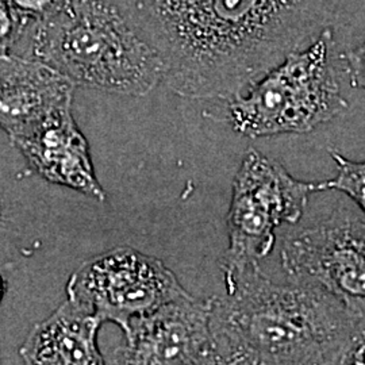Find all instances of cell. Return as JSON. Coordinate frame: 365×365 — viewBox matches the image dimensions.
Masks as SVG:
<instances>
[{"label": "cell", "instance_id": "12", "mask_svg": "<svg viewBox=\"0 0 365 365\" xmlns=\"http://www.w3.org/2000/svg\"><path fill=\"white\" fill-rule=\"evenodd\" d=\"M337 164V176L315 184V191L336 190L351 196L365 214V161H352L339 152H330Z\"/></svg>", "mask_w": 365, "mask_h": 365}, {"label": "cell", "instance_id": "2", "mask_svg": "<svg viewBox=\"0 0 365 365\" xmlns=\"http://www.w3.org/2000/svg\"><path fill=\"white\" fill-rule=\"evenodd\" d=\"M226 295L212 298L217 364H336L354 315L324 289L279 284L259 264L223 269Z\"/></svg>", "mask_w": 365, "mask_h": 365}, {"label": "cell", "instance_id": "7", "mask_svg": "<svg viewBox=\"0 0 365 365\" xmlns=\"http://www.w3.org/2000/svg\"><path fill=\"white\" fill-rule=\"evenodd\" d=\"M282 265L289 282L324 289L354 317L365 314V220L339 210L286 235Z\"/></svg>", "mask_w": 365, "mask_h": 365}, {"label": "cell", "instance_id": "1", "mask_svg": "<svg viewBox=\"0 0 365 365\" xmlns=\"http://www.w3.org/2000/svg\"><path fill=\"white\" fill-rule=\"evenodd\" d=\"M188 99L245 91L333 21L339 0H125Z\"/></svg>", "mask_w": 365, "mask_h": 365}, {"label": "cell", "instance_id": "4", "mask_svg": "<svg viewBox=\"0 0 365 365\" xmlns=\"http://www.w3.org/2000/svg\"><path fill=\"white\" fill-rule=\"evenodd\" d=\"M336 42L327 26L309 46L291 52L245 91L227 99L232 128L249 138L309 133L348 103L334 68Z\"/></svg>", "mask_w": 365, "mask_h": 365}, {"label": "cell", "instance_id": "10", "mask_svg": "<svg viewBox=\"0 0 365 365\" xmlns=\"http://www.w3.org/2000/svg\"><path fill=\"white\" fill-rule=\"evenodd\" d=\"M76 86L51 66L18 54L0 56V130L9 138L73 102Z\"/></svg>", "mask_w": 365, "mask_h": 365}, {"label": "cell", "instance_id": "16", "mask_svg": "<svg viewBox=\"0 0 365 365\" xmlns=\"http://www.w3.org/2000/svg\"><path fill=\"white\" fill-rule=\"evenodd\" d=\"M4 294H6V282H4V279L0 276V302L4 298Z\"/></svg>", "mask_w": 365, "mask_h": 365}, {"label": "cell", "instance_id": "15", "mask_svg": "<svg viewBox=\"0 0 365 365\" xmlns=\"http://www.w3.org/2000/svg\"><path fill=\"white\" fill-rule=\"evenodd\" d=\"M353 86L365 90V37L357 46L345 54Z\"/></svg>", "mask_w": 365, "mask_h": 365}, {"label": "cell", "instance_id": "3", "mask_svg": "<svg viewBox=\"0 0 365 365\" xmlns=\"http://www.w3.org/2000/svg\"><path fill=\"white\" fill-rule=\"evenodd\" d=\"M13 54L98 91L145 96L163 83L161 58L125 0H66L26 29Z\"/></svg>", "mask_w": 365, "mask_h": 365}, {"label": "cell", "instance_id": "11", "mask_svg": "<svg viewBox=\"0 0 365 365\" xmlns=\"http://www.w3.org/2000/svg\"><path fill=\"white\" fill-rule=\"evenodd\" d=\"M101 325L91 310L68 298L30 330L19 354L27 364H105L98 346Z\"/></svg>", "mask_w": 365, "mask_h": 365}, {"label": "cell", "instance_id": "14", "mask_svg": "<svg viewBox=\"0 0 365 365\" xmlns=\"http://www.w3.org/2000/svg\"><path fill=\"white\" fill-rule=\"evenodd\" d=\"M9 3L26 31L31 25L42 22L57 13L64 6L66 0H9Z\"/></svg>", "mask_w": 365, "mask_h": 365}, {"label": "cell", "instance_id": "8", "mask_svg": "<svg viewBox=\"0 0 365 365\" xmlns=\"http://www.w3.org/2000/svg\"><path fill=\"white\" fill-rule=\"evenodd\" d=\"M212 298L182 292L133 318L113 363L133 365L217 364L210 330Z\"/></svg>", "mask_w": 365, "mask_h": 365}, {"label": "cell", "instance_id": "6", "mask_svg": "<svg viewBox=\"0 0 365 365\" xmlns=\"http://www.w3.org/2000/svg\"><path fill=\"white\" fill-rule=\"evenodd\" d=\"M185 292L170 268L153 256L119 247L80 264L66 294L86 306L102 324L125 331L133 318Z\"/></svg>", "mask_w": 365, "mask_h": 365}, {"label": "cell", "instance_id": "13", "mask_svg": "<svg viewBox=\"0 0 365 365\" xmlns=\"http://www.w3.org/2000/svg\"><path fill=\"white\" fill-rule=\"evenodd\" d=\"M336 364H365V314L353 318Z\"/></svg>", "mask_w": 365, "mask_h": 365}, {"label": "cell", "instance_id": "5", "mask_svg": "<svg viewBox=\"0 0 365 365\" xmlns=\"http://www.w3.org/2000/svg\"><path fill=\"white\" fill-rule=\"evenodd\" d=\"M315 184L292 178L269 157L250 148L235 173L227 214L229 248L222 271L259 264L274 247L276 230L299 221Z\"/></svg>", "mask_w": 365, "mask_h": 365}, {"label": "cell", "instance_id": "9", "mask_svg": "<svg viewBox=\"0 0 365 365\" xmlns=\"http://www.w3.org/2000/svg\"><path fill=\"white\" fill-rule=\"evenodd\" d=\"M10 143L45 180L106 200L91 160L90 144L72 115V103L63 106L15 137Z\"/></svg>", "mask_w": 365, "mask_h": 365}]
</instances>
